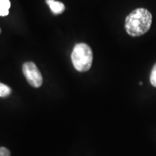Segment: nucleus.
Returning <instances> with one entry per match:
<instances>
[{"instance_id":"obj_6","label":"nucleus","mask_w":156,"mask_h":156,"mask_svg":"<svg viewBox=\"0 0 156 156\" xmlns=\"http://www.w3.org/2000/svg\"><path fill=\"white\" fill-rule=\"evenodd\" d=\"M11 94L10 87L0 83V98H6Z\"/></svg>"},{"instance_id":"obj_1","label":"nucleus","mask_w":156,"mask_h":156,"mask_svg":"<svg viewBox=\"0 0 156 156\" xmlns=\"http://www.w3.org/2000/svg\"><path fill=\"white\" fill-rule=\"evenodd\" d=\"M152 20V14L147 9L138 8L126 17L125 29L129 36H140L149 30Z\"/></svg>"},{"instance_id":"obj_8","label":"nucleus","mask_w":156,"mask_h":156,"mask_svg":"<svg viewBox=\"0 0 156 156\" xmlns=\"http://www.w3.org/2000/svg\"><path fill=\"white\" fill-rule=\"evenodd\" d=\"M0 156H10V152L5 147H0Z\"/></svg>"},{"instance_id":"obj_5","label":"nucleus","mask_w":156,"mask_h":156,"mask_svg":"<svg viewBox=\"0 0 156 156\" xmlns=\"http://www.w3.org/2000/svg\"><path fill=\"white\" fill-rule=\"evenodd\" d=\"M10 5L9 0H0V16H7L9 14Z\"/></svg>"},{"instance_id":"obj_3","label":"nucleus","mask_w":156,"mask_h":156,"mask_svg":"<svg viewBox=\"0 0 156 156\" xmlns=\"http://www.w3.org/2000/svg\"><path fill=\"white\" fill-rule=\"evenodd\" d=\"M23 73L31 86L34 87L41 86L43 83L42 75L34 62H26L23 64Z\"/></svg>"},{"instance_id":"obj_7","label":"nucleus","mask_w":156,"mask_h":156,"mask_svg":"<svg viewBox=\"0 0 156 156\" xmlns=\"http://www.w3.org/2000/svg\"><path fill=\"white\" fill-rule=\"evenodd\" d=\"M150 80H151L152 85L156 87V63L153 66V69H152Z\"/></svg>"},{"instance_id":"obj_4","label":"nucleus","mask_w":156,"mask_h":156,"mask_svg":"<svg viewBox=\"0 0 156 156\" xmlns=\"http://www.w3.org/2000/svg\"><path fill=\"white\" fill-rule=\"evenodd\" d=\"M46 2L49 7L52 13L54 15L62 14L65 9V6L62 2L55 0H46Z\"/></svg>"},{"instance_id":"obj_9","label":"nucleus","mask_w":156,"mask_h":156,"mask_svg":"<svg viewBox=\"0 0 156 156\" xmlns=\"http://www.w3.org/2000/svg\"><path fill=\"white\" fill-rule=\"evenodd\" d=\"M0 34H1V28H0Z\"/></svg>"},{"instance_id":"obj_2","label":"nucleus","mask_w":156,"mask_h":156,"mask_svg":"<svg viewBox=\"0 0 156 156\" xmlns=\"http://www.w3.org/2000/svg\"><path fill=\"white\" fill-rule=\"evenodd\" d=\"M93 51L90 47L84 43L76 44L71 54V59L78 72L88 71L93 63Z\"/></svg>"}]
</instances>
